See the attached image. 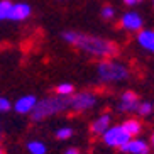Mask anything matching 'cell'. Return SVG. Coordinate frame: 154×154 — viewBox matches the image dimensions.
Here are the masks:
<instances>
[{
    "label": "cell",
    "instance_id": "1",
    "mask_svg": "<svg viewBox=\"0 0 154 154\" xmlns=\"http://www.w3.org/2000/svg\"><path fill=\"white\" fill-rule=\"evenodd\" d=\"M63 39L68 44L75 46V48L85 51V53H88L91 56H97V58H113V56L119 54L117 44L109 41V39H103V37L66 31L63 32Z\"/></svg>",
    "mask_w": 154,
    "mask_h": 154
},
{
    "label": "cell",
    "instance_id": "2",
    "mask_svg": "<svg viewBox=\"0 0 154 154\" xmlns=\"http://www.w3.org/2000/svg\"><path fill=\"white\" fill-rule=\"evenodd\" d=\"M69 109V97H49V98L39 100L36 109L32 110V120H42L46 117H51L54 113H59L63 110Z\"/></svg>",
    "mask_w": 154,
    "mask_h": 154
},
{
    "label": "cell",
    "instance_id": "3",
    "mask_svg": "<svg viewBox=\"0 0 154 154\" xmlns=\"http://www.w3.org/2000/svg\"><path fill=\"white\" fill-rule=\"evenodd\" d=\"M98 78L105 83H113V82H122L129 76V71L124 64L117 61H102L98 64Z\"/></svg>",
    "mask_w": 154,
    "mask_h": 154
},
{
    "label": "cell",
    "instance_id": "4",
    "mask_svg": "<svg viewBox=\"0 0 154 154\" xmlns=\"http://www.w3.org/2000/svg\"><path fill=\"white\" fill-rule=\"evenodd\" d=\"M103 142L109 147H122L124 144H127L129 140L132 139L129 134L125 132V129H124L122 125H110L109 127V131L105 132L103 136Z\"/></svg>",
    "mask_w": 154,
    "mask_h": 154
},
{
    "label": "cell",
    "instance_id": "5",
    "mask_svg": "<svg viewBox=\"0 0 154 154\" xmlns=\"http://www.w3.org/2000/svg\"><path fill=\"white\" fill-rule=\"evenodd\" d=\"M95 103H97V97L93 93H88V91H82V93L69 97V109L75 110V112L90 110L95 107Z\"/></svg>",
    "mask_w": 154,
    "mask_h": 154
},
{
    "label": "cell",
    "instance_id": "6",
    "mask_svg": "<svg viewBox=\"0 0 154 154\" xmlns=\"http://www.w3.org/2000/svg\"><path fill=\"white\" fill-rule=\"evenodd\" d=\"M120 151L125 154H149L151 147L144 139H131L120 147Z\"/></svg>",
    "mask_w": 154,
    "mask_h": 154
},
{
    "label": "cell",
    "instance_id": "7",
    "mask_svg": "<svg viewBox=\"0 0 154 154\" xmlns=\"http://www.w3.org/2000/svg\"><path fill=\"white\" fill-rule=\"evenodd\" d=\"M139 97L134 93V91H124L122 97H120V105H119V109L122 110V112H137L139 110Z\"/></svg>",
    "mask_w": 154,
    "mask_h": 154
},
{
    "label": "cell",
    "instance_id": "8",
    "mask_svg": "<svg viewBox=\"0 0 154 154\" xmlns=\"http://www.w3.org/2000/svg\"><path fill=\"white\" fill-rule=\"evenodd\" d=\"M39 100L36 98L34 95H26L22 98H19L14 105V110L17 113H31L32 110L36 109V105Z\"/></svg>",
    "mask_w": 154,
    "mask_h": 154
},
{
    "label": "cell",
    "instance_id": "9",
    "mask_svg": "<svg viewBox=\"0 0 154 154\" xmlns=\"http://www.w3.org/2000/svg\"><path fill=\"white\" fill-rule=\"evenodd\" d=\"M122 27L127 31H140L142 29V17L137 12H127L122 15Z\"/></svg>",
    "mask_w": 154,
    "mask_h": 154
},
{
    "label": "cell",
    "instance_id": "10",
    "mask_svg": "<svg viewBox=\"0 0 154 154\" xmlns=\"http://www.w3.org/2000/svg\"><path fill=\"white\" fill-rule=\"evenodd\" d=\"M137 42L142 49L154 53V31L151 29H140V32L137 34Z\"/></svg>",
    "mask_w": 154,
    "mask_h": 154
},
{
    "label": "cell",
    "instance_id": "11",
    "mask_svg": "<svg viewBox=\"0 0 154 154\" xmlns=\"http://www.w3.org/2000/svg\"><path fill=\"white\" fill-rule=\"evenodd\" d=\"M31 5L24 4V2H19V4L12 5V12H10V19L9 20H26V19L31 15Z\"/></svg>",
    "mask_w": 154,
    "mask_h": 154
},
{
    "label": "cell",
    "instance_id": "12",
    "mask_svg": "<svg viewBox=\"0 0 154 154\" xmlns=\"http://www.w3.org/2000/svg\"><path fill=\"white\" fill-rule=\"evenodd\" d=\"M110 115L109 113H103V115H100L98 119H95L93 122H91V132L95 134V136H103L105 132L109 131L110 127Z\"/></svg>",
    "mask_w": 154,
    "mask_h": 154
},
{
    "label": "cell",
    "instance_id": "13",
    "mask_svg": "<svg viewBox=\"0 0 154 154\" xmlns=\"http://www.w3.org/2000/svg\"><path fill=\"white\" fill-rule=\"evenodd\" d=\"M122 127L125 129V132H127V134H129L131 137H136V136H139L140 129H142V125H140V122H139V120H136V119H127L125 122L122 124Z\"/></svg>",
    "mask_w": 154,
    "mask_h": 154
},
{
    "label": "cell",
    "instance_id": "14",
    "mask_svg": "<svg viewBox=\"0 0 154 154\" xmlns=\"http://www.w3.org/2000/svg\"><path fill=\"white\" fill-rule=\"evenodd\" d=\"M12 2L9 0H0V20H9L10 19V12H12Z\"/></svg>",
    "mask_w": 154,
    "mask_h": 154
},
{
    "label": "cell",
    "instance_id": "15",
    "mask_svg": "<svg viewBox=\"0 0 154 154\" xmlns=\"http://www.w3.org/2000/svg\"><path fill=\"white\" fill-rule=\"evenodd\" d=\"M27 151L31 154H46V146L42 144L41 140H31L27 144Z\"/></svg>",
    "mask_w": 154,
    "mask_h": 154
},
{
    "label": "cell",
    "instance_id": "16",
    "mask_svg": "<svg viewBox=\"0 0 154 154\" xmlns=\"http://www.w3.org/2000/svg\"><path fill=\"white\" fill-rule=\"evenodd\" d=\"M73 88L75 86L71 85V83H61V85L56 86V93L61 97H69L73 93Z\"/></svg>",
    "mask_w": 154,
    "mask_h": 154
},
{
    "label": "cell",
    "instance_id": "17",
    "mask_svg": "<svg viewBox=\"0 0 154 154\" xmlns=\"http://www.w3.org/2000/svg\"><path fill=\"white\" fill-rule=\"evenodd\" d=\"M73 136V129L71 127H59L58 131H56V137L59 140H66Z\"/></svg>",
    "mask_w": 154,
    "mask_h": 154
},
{
    "label": "cell",
    "instance_id": "18",
    "mask_svg": "<svg viewBox=\"0 0 154 154\" xmlns=\"http://www.w3.org/2000/svg\"><path fill=\"white\" fill-rule=\"evenodd\" d=\"M152 112V105L149 103V102H142V103L139 105V110H137V113L139 115H149V113Z\"/></svg>",
    "mask_w": 154,
    "mask_h": 154
},
{
    "label": "cell",
    "instance_id": "19",
    "mask_svg": "<svg viewBox=\"0 0 154 154\" xmlns=\"http://www.w3.org/2000/svg\"><path fill=\"white\" fill-rule=\"evenodd\" d=\"M113 15H115V10H113L112 7H103V9H102V17L103 19L109 20V19H113Z\"/></svg>",
    "mask_w": 154,
    "mask_h": 154
},
{
    "label": "cell",
    "instance_id": "20",
    "mask_svg": "<svg viewBox=\"0 0 154 154\" xmlns=\"http://www.w3.org/2000/svg\"><path fill=\"white\" fill-rule=\"evenodd\" d=\"M7 110H10V102L4 97H0V112H7Z\"/></svg>",
    "mask_w": 154,
    "mask_h": 154
},
{
    "label": "cell",
    "instance_id": "21",
    "mask_svg": "<svg viewBox=\"0 0 154 154\" xmlns=\"http://www.w3.org/2000/svg\"><path fill=\"white\" fill-rule=\"evenodd\" d=\"M64 154H80V151H78L76 147H69V149L64 151Z\"/></svg>",
    "mask_w": 154,
    "mask_h": 154
},
{
    "label": "cell",
    "instance_id": "22",
    "mask_svg": "<svg viewBox=\"0 0 154 154\" xmlns=\"http://www.w3.org/2000/svg\"><path fill=\"white\" fill-rule=\"evenodd\" d=\"M127 5H136V4H139V2H142V0H124Z\"/></svg>",
    "mask_w": 154,
    "mask_h": 154
},
{
    "label": "cell",
    "instance_id": "23",
    "mask_svg": "<svg viewBox=\"0 0 154 154\" xmlns=\"http://www.w3.org/2000/svg\"><path fill=\"white\" fill-rule=\"evenodd\" d=\"M151 146H152V149H154V134H152V137H151Z\"/></svg>",
    "mask_w": 154,
    "mask_h": 154
},
{
    "label": "cell",
    "instance_id": "24",
    "mask_svg": "<svg viewBox=\"0 0 154 154\" xmlns=\"http://www.w3.org/2000/svg\"><path fill=\"white\" fill-rule=\"evenodd\" d=\"M0 154H4V151H2V147H0Z\"/></svg>",
    "mask_w": 154,
    "mask_h": 154
},
{
    "label": "cell",
    "instance_id": "25",
    "mask_svg": "<svg viewBox=\"0 0 154 154\" xmlns=\"http://www.w3.org/2000/svg\"><path fill=\"white\" fill-rule=\"evenodd\" d=\"M0 137H2V129H0Z\"/></svg>",
    "mask_w": 154,
    "mask_h": 154
},
{
    "label": "cell",
    "instance_id": "26",
    "mask_svg": "<svg viewBox=\"0 0 154 154\" xmlns=\"http://www.w3.org/2000/svg\"><path fill=\"white\" fill-rule=\"evenodd\" d=\"M152 4H154V0H152Z\"/></svg>",
    "mask_w": 154,
    "mask_h": 154
}]
</instances>
